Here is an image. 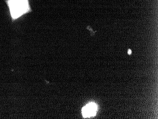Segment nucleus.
Masks as SVG:
<instances>
[{"mask_svg":"<svg viewBox=\"0 0 158 119\" xmlns=\"http://www.w3.org/2000/svg\"><path fill=\"white\" fill-rule=\"evenodd\" d=\"M5 2L13 20L31 11L29 0H6Z\"/></svg>","mask_w":158,"mask_h":119,"instance_id":"nucleus-1","label":"nucleus"},{"mask_svg":"<svg viewBox=\"0 0 158 119\" xmlns=\"http://www.w3.org/2000/svg\"><path fill=\"white\" fill-rule=\"evenodd\" d=\"M97 110V106L94 103H89L82 109V114L84 118H89L94 116Z\"/></svg>","mask_w":158,"mask_h":119,"instance_id":"nucleus-2","label":"nucleus"},{"mask_svg":"<svg viewBox=\"0 0 158 119\" xmlns=\"http://www.w3.org/2000/svg\"><path fill=\"white\" fill-rule=\"evenodd\" d=\"M131 53H132V51H131V49H128V54L130 55Z\"/></svg>","mask_w":158,"mask_h":119,"instance_id":"nucleus-3","label":"nucleus"}]
</instances>
